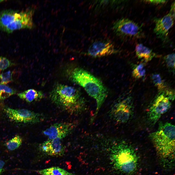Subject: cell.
<instances>
[{
    "label": "cell",
    "instance_id": "6da1fadb",
    "mask_svg": "<svg viewBox=\"0 0 175 175\" xmlns=\"http://www.w3.org/2000/svg\"><path fill=\"white\" fill-rule=\"evenodd\" d=\"M70 78L72 81L83 87L88 94L96 100L97 107L91 121H93L107 97L108 92L102 82L93 75L81 68L74 69Z\"/></svg>",
    "mask_w": 175,
    "mask_h": 175
},
{
    "label": "cell",
    "instance_id": "7a4b0ae2",
    "mask_svg": "<svg viewBox=\"0 0 175 175\" xmlns=\"http://www.w3.org/2000/svg\"><path fill=\"white\" fill-rule=\"evenodd\" d=\"M49 96L57 106L69 113H78L83 109V102L79 92L74 87L57 84L51 91Z\"/></svg>",
    "mask_w": 175,
    "mask_h": 175
},
{
    "label": "cell",
    "instance_id": "3957f363",
    "mask_svg": "<svg viewBox=\"0 0 175 175\" xmlns=\"http://www.w3.org/2000/svg\"><path fill=\"white\" fill-rule=\"evenodd\" d=\"M158 153L164 159L172 158L175 151V126L170 123L160 122L156 131L149 136Z\"/></svg>",
    "mask_w": 175,
    "mask_h": 175
},
{
    "label": "cell",
    "instance_id": "277c9868",
    "mask_svg": "<svg viewBox=\"0 0 175 175\" xmlns=\"http://www.w3.org/2000/svg\"><path fill=\"white\" fill-rule=\"evenodd\" d=\"M118 148L113 156L115 166L125 174L134 173L137 169L139 163V158L136 151L128 145H121Z\"/></svg>",
    "mask_w": 175,
    "mask_h": 175
},
{
    "label": "cell",
    "instance_id": "5b68a950",
    "mask_svg": "<svg viewBox=\"0 0 175 175\" xmlns=\"http://www.w3.org/2000/svg\"><path fill=\"white\" fill-rule=\"evenodd\" d=\"M112 27L114 33L120 36L139 38L143 35L140 26L128 18H123L117 20L113 23Z\"/></svg>",
    "mask_w": 175,
    "mask_h": 175
},
{
    "label": "cell",
    "instance_id": "8992f818",
    "mask_svg": "<svg viewBox=\"0 0 175 175\" xmlns=\"http://www.w3.org/2000/svg\"><path fill=\"white\" fill-rule=\"evenodd\" d=\"M4 111L10 120L18 122L35 123L42 121L45 118L41 114L25 109H14L6 107Z\"/></svg>",
    "mask_w": 175,
    "mask_h": 175
},
{
    "label": "cell",
    "instance_id": "52a82bcc",
    "mask_svg": "<svg viewBox=\"0 0 175 175\" xmlns=\"http://www.w3.org/2000/svg\"><path fill=\"white\" fill-rule=\"evenodd\" d=\"M170 98L164 92H162L156 97L149 109L148 120L154 124L161 116L166 113L171 107Z\"/></svg>",
    "mask_w": 175,
    "mask_h": 175
},
{
    "label": "cell",
    "instance_id": "ba28073f",
    "mask_svg": "<svg viewBox=\"0 0 175 175\" xmlns=\"http://www.w3.org/2000/svg\"><path fill=\"white\" fill-rule=\"evenodd\" d=\"M34 11L28 9L19 12L18 16L3 31L10 33L13 31L23 29H32L34 25L32 16Z\"/></svg>",
    "mask_w": 175,
    "mask_h": 175
},
{
    "label": "cell",
    "instance_id": "9c48e42d",
    "mask_svg": "<svg viewBox=\"0 0 175 175\" xmlns=\"http://www.w3.org/2000/svg\"><path fill=\"white\" fill-rule=\"evenodd\" d=\"M75 124L70 122L56 123L43 132L48 140L58 139L61 140L70 134L74 129Z\"/></svg>",
    "mask_w": 175,
    "mask_h": 175
},
{
    "label": "cell",
    "instance_id": "30bf717a",
    "mask_svg": "<svg viewBox=\"0 0 175 175\" xmlns=\"http://www.w3.org/2000/svg\"><path fill=\"white\" fill-rule=\"evenodd\" d=\"M117 51L114 45L111 42L99 40L95 41L91 44L87 54L92 57H98L114 54Z\"/></svg>",
    "mask_w": 175,
    "mask_h": 175
},
{
    "label": "cell",
    "instance_id": "8fae6325",
    "mask_svg": "<svg viewBox=\"0 0 175 175\" xmlns=\"http://www.w3.org/2000/svg\"><path fill=\"white\" fill-rule=\"evenodd\" d=\"M175 19L169 12L161 18H155L154 33L162 40L167 39L169 30L173 26Z\"/></svg>",
    "mask_w": 175,
    "mask_h": 175
},
{
    "label": "cell",
    "instance_id": "7c38bea8",
    "mask_svg": "<svg viewBox=\"0 0 175 175\" xmlns=\"http://www.w3.org/2000/svg\"><path fill=\"white\" fill-rule=\"evenodd\" d=\"M132 103L129 99L118 103L115 106L112 111L114 119L119 122H126L132 114Z\"/></svg>",
    "mask_w": 175,
    "mask_h": 175
},
{
    "label": "cell",
    "instance_id": "4fadbf2b",
    "mask_svg": "<svg viewBox=\"0 0 175 175\" xmlns=\"http://www.w3.org/2000/svg\"><path fill=\"white\" fill-rule=\"evenodd\" d=\"M39 148L45 154L51 156H62L65 151L61 140L58 139L48 140L40 144Z\"/></svg>",
    "mask_w": 175,
    "mask_h": 175
},
{
    "label": "cell",
    "instance_id": "5bb4252c",
    "mask_svg": "<svg viewBox=\"0 0 175 175\" xmlns=\"http://www.w3.org/2000/svg\"><path fill=\"white\" fill-rule=\"evenodd\" d=\"M19 12L12 9L0 11V30L3 31L18 15Z\"/></svg>",
    "mask_w": 175,
    "mask_h": 175
},
{
    "label": "cell",
    "instance_id": "9a60e30c",
    "mask_svg": "<svg viewBox=\"0 0 175 175\" xmlns=\"http://www.w3.org/2000/svg\"><path fill=\"white\" fill-rule=\"evenodd\" d=\"M17 95L20 98L29 103L39 100L44 97L42 91L33 89H28Z\"/></svg>",
    "mask_w": 175,
    "mask_h": 175
},
{
    "label": "cell",
    "instance_id": "2e32d148",
    "mask_svg": "<svg viewBox=\"0 0 175 175\" xmlns=\"http://www.w3.org/2000/svg\"><path fill=\"white\" fill-rule=\"evenodd\" d=\"M135 51L139 58L142 59L146 61L151 60L155 55L151 49L141 44L136 45Z\"/></svg>",
    "mask_w": 175,
    "mask_h": 175
},
{
    "label": "cell",
    "instance_id": "e0dca14e",
    "mask_svg": "<svg viewBox=\"0 0 175 175\" xmlns=\"http://www.w3.org/2000/svg\"><path fill=\"white\" fill-rule=\"evenodd\" d=\"M37 171L42 175H75L58 167H51Z\"/></svg>",
    "mask_w": 175,
    "mask_h": 175
},
{
    "label": "cell",
    "instance_id": "ac0fdd59",
    "mask_svg": "<svg viewBox=\"0 0 175 175\" xmlns=\"http://www.w3.org/2000/svg\"><path fill=\"white\" fill-rule=\"evenodd\" d=\"M22 139L20 136L16 135L8 141L6 143L7 149L10 151H13L18 148L21 145Z\"/></svg>",
    "mask_w": 175,
    "mask_h": 175
},
{
    "label": "cell",
    "instance_id": "d6986e66",
    "mask_svg": "<svg viewBox=\"0 0 175 175\" xmlns=\"http://www.w3.org/2000/svg\"><path fill=\"white\" fill-rule=\"evenodd\" d=\"M16 91L5 85H0V100H4L16 93Z\"/></svg>",
    "mask_w": 175,
    "mask_h": 175
},
{
    "label": "cell",
    "instance_id": "ffe728a7",
    "mask_svg": "<svg viewBox=\"0 0 175 175\" xmlns=\"http://www.w3.org/2000/svg\"><path fill=\"white\" fill-rule=\"evenodd\" d=\"M146 70L144 64L140 63L136 66L132 72L133 76L135 78H142L145 75Z\"/></svg>",
    "mask_w": 175,
    "mask_h": 175
},
{
    "label": "cell",
    "instance_id": "44dd1931",
    "mask_svg": "<svg viewBox=\"0 0 175 175\" xmlns=\"http://www.w3.org/2000/svg\"><path fill=\"white\" fill-rule=\"evenodd\" d=\"M152 79L154 83L160 91H162L165 88L166 86L163 80L159 74H156L152 75Z\"/></svg>",
    "mask_w": 175,
    "mask_h": 175
},
{
    "label": "cell",
    "instance_id": "7402d4cb",
    "mask_svg": "<svg viewBox=\"0 0 175 175\" xmlns=\"http://www.w3.org/2000/svg\"><path fill=\"white\" fill-rule=\"evenodd\" d=\"M12 75L13 72L10 70L0 74V85H5L11 82Z\"/></svg>",
    "mask_w": 175,
    "mask_h": 175
},
{
    "label": "cell",
    "instance_id": "603a6c76",
    "mask_svg": "<svg viewBox=\"0 0 175 175\" xmlns=\"http://www.w3.org/2000/svg\"><path fill=\"white\" fill-rule=\"evenodd\" d=\"M14 64L6 58L0 56V72Z\"/></svg>",
    "mask_w": 175,
    "mask_h": 175
},
{
    "label": "cell",
    "instance_id": "cb8c5ba5",
    "mask_svg": "<svg viewBox=\"0 0 175 175\" xmlns=\"http://www.w3.org/2000/svg\"><path fill=\"white\" fill-rule=\"evenodd\" d=\"M165 60L167 66L170 68H174L175 67V54L173 53L166 55Z\"/></svg>",
    "mask_w": 175,
    "mask_h": 175
},
{
    "label": "cell",
    "instance_id": "d4e9b609",
    "mask_svg": "<svg viewBox=\"0 0 175 175\" xmlns=\"http://www.w3.org/2000/svg\"><path fill=\"white\" fill-rule=\"evenodd\" d=\"M145 1L152 4H164L166 1V0H148Z\"/></svg>",
    "mask_w": 175,
    "mask_h": 175
},
{
    "label": "cell",
    "instance_id": "484cf974",
    "mask_svg": "<svg viewBox=\"0 0 175 175\" xmlns=\"http://www.w3.org/2000/svg\"><path fill=\"white\" fill-rule=\"evenodd\" d=\"M5 164L4 162L0 159V175L4 171L3 167Z\"/></svg>",
    "mask_w": 175,
    "mask_h": 175
},
{
    "label": "cell",
    "instance_id": "4316f807",
    "mask_svg": "<svg viewBox=\"0 0 175 175\" xmlns=\"http://www.w3.org/2000/svg\"><path fill=\"white\" fill-rule=\"evenodd\" d=\"M175 2H174L172 4L171 6V9L169 11V13L175 18Z\"/></svg>",
    "mask_w": 175,
    "mask_h": 175
},
{
    "label": "cell",
    "instance_id": "83f0119b",
    "mask_svg": "<svg viewBox=\"0 0 175 175\" xmlns=\"http://www.w3.org/2000/svg\"><path fill=\"white\" fill-rule=\"evenodd\" d=\"M4 1V0H0V3Z\"/></svg>",
    "mask_w": 175,
    "mask_h": 175
}]
</instances>
